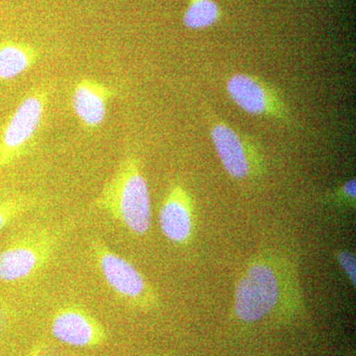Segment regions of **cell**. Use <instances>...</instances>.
<instances>
[{
  "instance_id": "30bf717a",
  "label": "cell",
  "mask_w": 356,
  "mask_h": 356,
  "mask_svg": "<svg viewBox=\"0 0 356 356\" xmlns=\"http://www.w3.org/2000/svg\"><path fill=\"white\" fill-rule=\"evenodd\" d=\"M117 95L115 89L91 79H83L74 86L72 108L86 130L99 128L106 118L110 100Z\"/></svg>"
},
{
  "instance_id": "6da1fadb",
  "label": "cell",
  "mask_w": 356,
  "mask_h": 356,
  "mask_svg": "<svg viewBox=\"0 0 356 356\" xmlns=\"http://www.w3.org/2000/svg\"><path fill=\"white\" fill-rule=\"evenodd\" d=\"M95 206L134 235H146L151 228V195L139 159L128 156L121 161Z\"/></svg>"
},
{
  "instance_id": "277c9868",
  "label": "cell",
  "mask_w": 356,
  "mask_h": 356,
  "mask_svg": "<svg viewBox=\"0 0 356 356\" xmlns=\"http://www.w3.org/2000/svg\"><path fill=\"white\" fill-rule=\"evenodd\" d=\"M92 254L107 286L130 306L149 308L156 294L146 278L127 259L110 250L104 243H92Z\"/></svg>"
},
{
  "instance_id": "5b68a950",
  "label": "cell",
  "mask_w": 356,
  "mask_h": 356,
  "mask_svg": "<svg viewBox=\"0 0 356 356\" xmlns=\"http://www.w3.org/2000/svg\"><path fill=\"white\" fill-rule=\"evenodd\" d=\"M226 90L229 99L245 113L293 125L291 111L284 97L261 77L236 72L227 79Z\"/></svg>"
},
{
  "instance_id": "3957f363",
  "label": "cell",
  "mask_w": 356,
  "mask_h": 356,
  "mask_svg": "<svg viewBox=\"0 0 356 356\" xmlns=\"http://www.w3.org/2000/svg\"><path fill=\"white\" fill-rule=\"evenodd\" d=\"M210 138L225 172L235 180H247L266 172L259 145L228 122L208 111Z\"/></svg>"
},
{
  "instance_id": "5bb4252c",
  "label": "cell",
  "mask_w": 356,
  "mask_h": 356,
  "mask_svg": "<svg viewBox=\"0 0 356 356\" xmlns=\"http://www.w3.org/2000/svg\"><path fill=\"white\" fill-rule=\"evenodd\" d=\"M356 198L355 179H350L344 182L332 194V199L343 205H355Z\"/></svg>"
},
{
  "instance_id": "52a82bcc",
  "label": "cell",
  "mask_w": 356,
  "mask_h": 356,
  "mask_svg": "<svg viewBox=\"0 0 356 356\" xmlns=\"http://www.w3.org/2000/svg\"><path fill=\"white\" fill-rule=\"evenodd\" d=\"M53 243L44 236L25 240L0 252V281L27 280L48 262Z\"/></svg>"
},
{
  "instance_id": "ba28073f",
  "label": "cell",
  "mask_w": 356,
  "mask_h": 356,
  "mask_svg": "<svg viewBox=\"0 0 356 356\" xmlns=\"http://www.w3.org/2000/svg\"><path fill=\"white\" fill-rule=\"evenodd\" d=\"M51 331L58 341L76 348L100 346L106 339L99 322L77 307H67L58 311L51 321Z\"/></svg>"
},
{
  "instance_id": "4fadbf2b",
  "label": "cell",
  "mask_w": 356,
  "mask_h": 356,
  "mask_svg": "<svg viewBox=\"0 0 356 356\" xmlns=\"http://www.w3.org/2000/svg\"><path fill=\"white\" fill-rule=\"evenodd\" d=\"M32 205L31 201L27 198L16 197L0 201V232L9 222L22 215Z\"/></svg>"
},
{
  "instance_id": "8fae6325",
  "label": "cell",
  "mask_w": 356,
  "mask_h": 356,
  "mask_svg": "<svg viewBox=\"0 0 356 356\" xmlns=\"http://www.w3.org/2000/svg\"><path fill=\"white\" fill-rule=\"evenodd\" d=\"M39 51L30 44L6 41L0 44V81H10L31 69Z\"/></svg>"
},
{
  "instance_id": "7c38bea8",
  "label": "cell",
  "mask_w": 356,
  "mask_h": 356,
  "mask_svg": "<svg viewBox=\"0 0 356 356\" xmlns=\"http://www.w3.org/2000/svg\"><path fill=\"white\" fill-rule=\"evenodd\" d=\"M221 14V8L215 0H191L182 22L189 30L207 29L219 22Z\"/></svg>"
},
{
  "instance_id": "2e32d148",
  "label": "cell",
  "mask_w": 356,
  "mask_h": 356,
  "mask_svg": "<svg viewBox=\"0 0 356 356\" xmlns=\"http://www.w3.org/2000/svg\"><path fill=\"white\" fill-rule=\"evenodd\" d=\"M10 318V309L4 300L0 298V339L6 331Z\"/></svg>"
},
{
  "instance_id": "8992f818",
  "label": "cell",
  "mask_w": 356,
  "mask_h": 356,
  "mask_svg": "<svg viewBox=\"0 0 356 356\" xmlns=\"http://www.w3.org/2000/svg\"><path fill=\"white\" fill-rule=\"evenodd\" d=\"M47 102L46 89L33 88L11 115L0 135V168L24 156L41 125Z\"/></svg>"
},
{
  "instance_id": "9a60e30c",
  "label": "cell",
  "mask_w": 356,
  "mask_h": 356,
  "mask_svg": "<svg viewBox=\"0 0 356 356\" xmlns=\"http://www.w3.org/2000/svg\"><path fill=\"white\" fill-rule=\"evenodd\" d=\"M337 261L348 276L351 284L355 286L356 277V259L355 254L348 250H341L337 254Z\"/></svg>"
},
{
  "instance_id": "7a4b0ae2",
  "label": "cell",
  "mask_w": 356,
  "mask_h": 356,
  "mask_svg": "<svg viewBox=\"0 0 356 356\" xmlns=\"http://www.w3.org/2000/svg\"><path fill=\"white\" fill-rule=\"evenodd\" d=\"M283 291L281 271L273 262H252L236 285V317L245 323L259 322L277 308Z\"/></svg>"
},
{
  "instance_id": "9c48e42d",
  "label": "cell",
  "mask_w": 356,
  "mask_h": 356,
  "mask_svg": "<svg viewBox=\"0 0 356 356\" xmlns=\"http://www.w3.org/2000/svg\"><path fill=\"white\" fill-rule=\"evenodd\" d=\"M159 227L168 241L185 245L194 229V201L182 185L175 184L168 191L159 213Z\"/></svg>"
}]
</instances>
